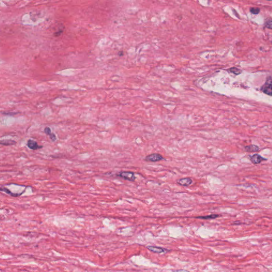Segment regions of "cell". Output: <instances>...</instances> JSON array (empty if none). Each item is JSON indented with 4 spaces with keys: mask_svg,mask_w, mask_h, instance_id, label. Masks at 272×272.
Listing matches in <instances>:
<instances>
[{
    "mask_svg": "<svg viewBox=\"0 0 272 272\" xmlns=\"http://www.w3.org/2000/svg\"><path fill=\"white\" fill-rule=\"evenodd\" d=\"M272 79L270 76L267 77L266 82L261 87L260 90L263 93L268 95H272Z\"/></svg>",
    "mask_w": 272,
    "mask_h": 272,
    "instance_id": "obj_1",
    "label": "cell"
},
{
    "mask_svg": "<svg viewBox=\"0 0 272 272\" xmlns=\"http://www.w3.org/2000/svg\"><path fill=\"white\" fill-rule=\"evenodd\" d=\"M116 175L118 177L123 178L126 180L129 181H135L136 179L135 174L133 172L131 171H122L116 174Z\"/></svg>",
    "mask_w": 272,
    "mask_h": 272,
    "instance_id": "obj_2",
    "label": "cell"
},
{
    "mask_svg": "<svg viewBox=\"0 0 272 272\" xmlns=\"http://www.w3.org/2000/svg\"><path fill=\"white\" fill-rule=\"evenodd\" d=\"M164 159V157H163L160 154L157 153H153L145 157V160L147 162H156L163 160Z\"/></svg>",
    "mask_w": 272,
    "mask_h": 272,
    "instance_id": "obj_3",
    "label": "cell"
},
{
    "mask_svg": "<svg viewBox=\"0 0 272 272\" xmlns=\"http://www.w3.org/2000/svg\"><path fill=\"white\" fill-rule=\"evenodd\" d=\"M250 160L254 164H258L260 163L262 161L267 160L266 158H264L258 154H255L251 156H249Z\"/></svg>",
    "mask_w": 272,
    "mask_h": 272,
    "instance_id": "obj_4",
    "label": "cell"
},
{
    "mask_svg": "<svg viewBox=\"0 0 272 272\" xmlns=\"http://www.w3.org/2000/svg\"><path fill=\"white\" fill-rule=\"evenodd\" d=\"M27 146L29 148L34 151H36L43 148L42 146H40L37 142L31 139L28 140L27 142Z\"/></svg>",
    "mask_w": 272,
    "mask_h": 272,
    "instance_id": "obj_5",
    "label": "cell"
},
{
    "mask_svg": "<svg viewBox=\"0 0 272 272\" xmlns=\"http://www.w3.org/2000/svg\"><path fill=\"white\" fill-rule=\"evenodd\" d=\"M192 182V180L190 177H185L180 179L177 180V183L181 186L188 187L189 186Z\"/></svg>",
    "mask_w": 272,
    "mask_h": 272,
    "instance_id": "obj_6",
    "label": "cell"
},
{
    "mask_svg": "<svg viewBox=\"0 0 272 272\" xmlns=\"http://www.w3.org/2000/svg\"><path fill=\"white\" fill-rule=\"evenodd\" d=\"M147 249L152 252H153L154 253H164V252H166V250L165 249L163 248L162 247H156V246H148L147 247Z\"/></svg>",
    "mask_w": 272,
    "mask_h": 272,
    "instance_id": "obj_7",
    "label": "cell"
},
{
    "mask_svg": "<svg viewBox=\"0 0 272 272\" xmlns=\"http://www.w3.org/2000/svg\"><path fill=\"white\" fill-rule=\"evenodd\" d=\"M245 149L247 152H257L259 151V147L255 145H250L245 146Z\"/></svg>",
    "mask_w": 272,
    "mask_h": 272,
    "instance_id": "obj_8",
    "label": "cell"
},
{
    "mask_svg": "<svg viewBox=\"0 0 272 272\" xmlns=\"http://www.w3.org/2000/svg\"><path fill=\"white\" fill-rule=\"evenodd\" d=\"M226 71L229 72V73L234 74L235 76L239 75L242 72V71L241 69L238 68L237 67H235V66H233V67H232V68H230L227 69Z\"/></svg>",
    "mask_w": 272,
    "mask_h": 272,
    "instance_id": "obj_9",
    "label": "cell"
},
{
    "mask_svg": "<svg viewBox=\"0 0 272 272\" xmlns=\"http://www.w3.org/2000/svg\"><path fill=\"white\" fill-rule=\"evenodd\" d=\"M220 216L218 214H211L209 215H206V216H197L195 217L196 219H202V220H210V219H215L217 217H219Z\"/></svg>",
    "mask_w": 272,
    "mask_h": 272,
    "instance_id": "obj_10",
    "label": "cell"
},
{
    "mask_svg": "<svg viewBox=\"0 0 272 272\" xmlns=\"http://www.w3.org/2000/svg\"><path fill=\"white\" fill-rule=\"evenodd\" d=\"M16 144V141L11 139H5L0 141V145H4V146H12Z\"/></svg>",
    "mask_w": 272,
    "mask_h": 272,
    "instance_id": "obj_11",
    "label": "cell"
},
{
    "mask_svg": "<svg viewBox=\"0 0 272 272\" xmlns=\"http://www.w3.org/2000/svg\"><path fill=\"white\" fill-rule=\"evenodd\" d=\"M0 191H4L5 192V193L11 195V196H13V197H17V196H20L23 193H20L19 194H18V193H12L10 190H9L8 189L6 188H2V187H0Z\"/></svg>",
    "mask_w": 272,
    "mask_h": 272,
    "instance_id": "obj_12",
    "label": "cell"
},
{
    "mask_svg": "<svg viewBox=\"0 0 272 272\" xmlns=\"http://www.w3.org/2000/svg\"><path fill=\"white\" fill-rule=\"evenodd\" d=\"M260 11V9L258 8H251L250 9V12L253 14H258Z\"/></svg>",
    "mask_w": 272,
    "mask_h": 272,
    "instance_id": "obj_13",
    "label": "cell"
},
{
    "mask_svg": "<svg viewBox=\"0 0 272 272\" xmlns=\"http://www.w3.org/2000/svg\"><path fill=\"white\" fill-rule=\"evenodd\" d=\"M265 27L268 29H272V20L271 19H269L266 21L265 23Z\"/></svg>",
    "mask_w": 272,
    "mask_h": 272,
    "instance_id": "obj_14",
    "label": "cell"
},
{
    "mask_svg": "<svg viewBox=\"0 0 272 272\" xmlns=\"http://www.w3.org/2000/svg\"><path fill=\"white\" fill-rule=\"evenodd\" d=\"M49 137H50V139L52 141H55L56 140H57V137L56 136L54 135V134L53 133H51L49 135Z\"/></svg>",
    "mask_w": 272,
    "mask_h": 272,
    "instance_id": "obj_15",
    "label": "cell"
},
{
    "mask_svg": "<svg viewBox=\"0 0 272 272\" xmlns=\"http://www.w3.org/2000/svg\"><path fill=\"white\" fill-rule=\"evenodd\" d=\"M44 132H45V133L46 135H48V136H49L51 133H52V132H51V129H50L49 127H46V128H45V129H44Z\"/></svg>",
    "mask_w": 272,
    "mask_h": 272,
    "instance_id": "obj_16",
    "label": "cell"
},
{
    "mask_svg": "<svg viewBox=\"0 0 272 272\" xmlns=\"http://www.w3.org/2000/svg\"><path fill=\"white\" fill-rule=\"evenodd\" d=\"M18 113L16 112H4L3 113V114L8 115H14L17 114Z\"/></svg>",
    "mask_w": 272,
    "mask_h": 272,
    "instance_id": "obj_17",
    "label": "cell"
},
{
    "mask_svg": "<svg viewBox=\"0 0 272 272\" xmlns=\"http://www.w3.org/2000/svg\"><path fill=\"white\" fill-rule=\"evenodd\" d=\"M118 54H119V55L120 56V57L121 56H123V52L122 51H120V52H119Z\"/></svg>",
    "mask_w": 272,
    "mask_h": 272,
    "instance_id": "obj_18",
    "label": "cell"
},
{
    "mask_svg": "<svg viewBox=\"0 0 272 272\" xmlns=\"http://www.w3.org/2000/svg\"><path fill=\"white\" fill-rule=\"evenodd\" d=\"M176 271H186V270H176Z\"/></svg>",
    "mask_w": 272,
    "mask_h": 272,
    "instance_id": "obj_19",
    "label": "cell"
},
{
    "mask_svg": "<svg viewBox=\"0 0 272 272\" xmlns=\"http://www.w3.org/2000/svg\"><path fill=\"white\" fill-rule=\"evenodd\" d=\"M267 1H271V0H267Z\"/></svg>",
    "mask_w": 272,
    "mask_h": 272,
    "instance_id": "obj_20",
    "label": "cell"
}]
</instances>
